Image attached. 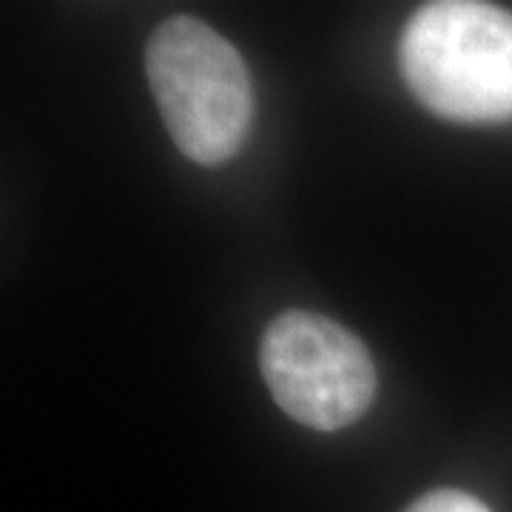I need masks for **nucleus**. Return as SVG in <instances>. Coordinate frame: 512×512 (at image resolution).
I'll return each mask as SVG.
<instances>
[{
  "label": "nucleus",
  "mask_w": 512,
  "mask_h": 512,
  "mask_svg": "<svg viewBox=\"0 0 512 512\" xmlns=\"http://www.w3.org/2000/svg\"><path fill=\"white\" fill-rule=\"evenodd\" d=\"M404 83L456 123L512 120V12L476 0L427 3L399 40Z\"/></svg>",
  "instance_id": "1"
},
{
  "label": "nucleus",
  "mask_w": 512,
  "mask_h": 512,
  "mask_svg": "<svg viewBox=\"0 0 512 512\" xmlns=\"http://www.w3.org/2000/svg\"><path fill=\"white\" fill-rule=\"evenodd\" d=\"M146 74L165 128L188 160L211 168L242 148L254 117L251 77L208 23L165 18L148 37Z\"/></svg>",
  "instance_id": "2"
},
{
  "label": "nucleus",
  "mask_w": 512,
  "mask_h": 512,
  "mask_svg": "<svg viewBox=\"0 0 512 512\" xmlns=\"http://www.w3.org/2000/svg\"><path fill=\"white\" fill-rule=\"evenodd\" d=\"M259 370L276 404L319 433L362 419L379 387L362 339L313 311L276 316L259 345Z\"/></svg>",
  "instance_id": "3"
},
{
  "label": "nucleus",
  "mask_w": 512,
  "mask_h": 512,
  "mask_svg": "<svg viewBox=\"0 0 512 512\" xmlns=\"http://www.w3.org/2000/svg\"><path fill=\"white\" fill-rule=\"evenodd\" d=\"M407 512H490V507L478 501L476 495L461 490H433L421 495Z\"/></svg>",
  "instance_id": "4"
}]
</instances>
